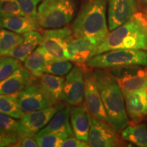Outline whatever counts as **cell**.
<instances>
[{
  "instance_id": "obj_25",
  "label": "cell",
  "mask_w": 147,
  "mask_h": 147,
  "mask_svg": "<svg viewBox=\"0 0 147 147\" xmlns=\"http://www.w3.org/2000/svg\"><path fill=\"white\" fill-rule=\"evenodd\" d=\"M23 40V36L21 34L0 28V57L8 55Z\"/></svg>"
},
{
  "instance_id": "obj_26",
  "label": "cell",
  "mask_w": 147,
  "mask_h": 147,
  "mask_svg": "<svg viewBox=\"0 0 147 147\" xmlns=\"http://www.w3.org/2000/svg\"><path fill=\"white\" fill-rule=\"evenodd\" d=\"M18 93L0 96V113L16 119H21L25 115L18 102Z\"/></svg>"
},
{
  "instance_id": "obj_30",
  "label": "cell",
  "mask_w": 147,
  "mask_h": 147,
  "mask_svg": "<svg viewBox=\"0 0 147 147\" xmlns=\"http://www.w3.org/2000/svg\"><path fill=\"white\" fill-rule=\"evenodd\" d=\"M20 121L0 113V128L12 134L18 136Z\"/></svg>"
},
{
  "instance_id": "obj_36",
  "label": "cell",
  "mask_w": 147,
  "mask_h": 147,
  "mask_svg": "<svg viewBox=\"0 0 147 147\" xmlns=\"http://www.w3.org/2000/svg\"><path fill=\"white\" fill-rule=\"evenodd\" d=\"M145 51H147V41H146V48H145Z\"/></svg>"
},
{
  "instance_id": "obj_18",
  "label": "cell",
  "mask_w": 147,
  "mask_h": 147,
  "mask_svg": "<svg viewBox=\"0 0 147 147\" xmlns=\"http://www.w3.org/2000/svg\"><path fill=\"white\" fill-rule=\"evenodd\" d=\"M0 28L23 34L32 31H38L40 26L36 17L25 15H12L0 16Z\"/></svg>"
},
{
  "instance_id": "obj_11",
  "label": "cell",
  "mask_w": 147,
  "mask_h": 147,
  "mask_svg": "<svg viewBox=\"0 0 147 147\" xmlns=\"http://www.w3.org/2000/svg\"><path fill=\"white\" fill-rule=\"evenodd\" d=\"M84 97V70L76 64L67 74L63 85V101L67 105L75 106L82 104Z\"/></svg>"
},
{
  "instance_id": "obj_7",
  "label": "cell",
  "mask_w": 147,
  "mask_h": 147,
  "mask_svg": "<svg viewBox=\"0 0 147 147\" xmlns=\"http://www.w3.org/2000/svg\"><path fill=\"white\" fill-rule=\"evenodd\" d=\"M67 104L60 102L44 109L25 113L20 119L18 136L19 140L24 137H36V134L49 123L54 115Z\"/></svg>"
},
{
  "instance_id": "obj_16",
  "label": "cell",
  "mask_w": 147,
  "mask_h": 147,
  "mask_svg": "<svg viewBox=\"0 0 147 147\" xmlns=\"http://www.w3.org/2000/svg\"><path fill=\"white\" fill-rule=\"evenodd\" d=\"M128 117L139 123L147 117V89L123 93Z\"/></svg>"
},
{
  "instance_id": "obj_35",
  "label": "cell",
  "mask_w": 147,
  "mask_h": 147,
  "mask_svg": "<svg viewBox=\"0 0 147 147\" xmlns=\"http://www.w3.org/2000/svg\"><path fill=\"white\" fill-rule=\"evenodd\" d=\"M139 1H142V3H145V4L147 5V0H139Z\"/></svg>"
},
{
  "instance_id": "obj_19",
  "label": "cell",
  "mask_w": 147,
  "mask_h": 147,
  "mask_svg": "<svg viewBox=\"0 0 147 147\" xmlns=\"http://www.w3.org/2000/svg\"><path fill=\"white\" fill-rule=\"evenodd\" d=\"M40 87L48 95L55 104L63 101V85L65 78L63 76H56L45 73L38 78Z\"/></svg>"
},
{
  "instance_id": "obj_23",
  "label": "cell",
  "mask_w": 147,
  "mask_h": 147,
  "mask_svg": "<svg viewBox=\"0 0 147 147\" xmlns=\"http://www.w3.org/2000/svg\"><path fill=\"white\" fill-rule=\"evenodd\" d=\"M71 127L43 136H36L40 147H61L65 140L74 136Z\"/></svg>"
},
{
  "instance_id": "obj_5",
  "label": "cell",
  "mask_w": 147,
  "mask_h": 147,
  "mask_svg": "<svg viewBox=\"0 0 147 147\" xmlns=\"http://www.w3.org/2000/svg\"><path fill=\"white\" fill-rule=\"evenodd\" d=\"M131 65L147 67V52L140 49H120L92 57L86 63L90 68L115 69Z\"/></svg>"
},
{
  "instance_id": "obj_14",
  "label": "cell",
  "mask_w": 147,
  "mask_h": 147,
  "mask_svg": "<svg viewBox=\"0 0 147 147\" xmlns=\"http://www.w3.org/2000/svg\"><path fill=\"white\" fill-rule=\"evenodd\" d=\"M97 45L87 38L76 37L71 40L66 47V58L80 66L95 55Z\"/></svg>"
},
{
  "instance_id": "obj_34",
  "label": "cell",
  "mask_w": 147,
  "mask_h": 147,
  "mask_svg": "<svg viewBox=\"0 0 147 147\" xmlns=\"http://www.w3.org/2000/svg\"><path fill=\"white\" fill-rule=\"evenodd\" d=\"M14 146L21 147H39L36 137H24L20 139L18 142L14 145Z\"/></svg>"
},
{
  "instance_id": "obj_22",
  "label": "cell",
  "mask_w": 147,
  "mask_h": 147,
  "mask_svg": "<svg viewBox=\"0 0 147 147\" xmlns=\"http://www.w3.org/2000/svg\"><path fill=\"white\" fill-rule=\"evenodd\" d=\"M69 114L70 108L68 107V106H65L55 114L49 123L38 132L36 136H43L71 127L69 122Z\"/></svg>"
},
{
  "instance_id": "obj_3",
  "label": "cell",
  "mask_w": 147,
  "mask_h": 147,
  "mask_svg": "<svg viewBox=\"0 0 147 147\" xmlns=\"http://www.w3.org/2000/svg\"><path fill=\"white\" fill-rule=\"evenodd\" d=\"M93 73L112 125L118 131H123L129 120L123 93L118 82L108 69L95 68Z\"/></svg>"
},
{
  "instance_id": "obj_21",
  "label": "cell",
  "mask_w": 147,
  "mask_h": 147,
  "mask_svg": "<svg viewBox=\"0 0 147 147\" xmlns=\"http://www.w3.org/2000/svg\"><path fill=\"white\" fill-rule=\"evenodd\" d=\"M47 58L41 47L38 48L25 59L24 65L35 78H40L45 74Z\"/></svg>"
},
{
  "instance_id": "obj_2",
  "label": "cell",
  "mask_w": 147,
  "mask_h": 147,
  "mask_svg": "<svg viewBox=\"0 0 147 147\" xmlns=\"http://www.w3.org/2000/svg\"><path fill=\"white\" fill-rule=\"evenodd\" d=\"M146 41L147 18L142 13H136L123 25L109 32L97 47L95 55L120 49L145 51Z\"/></svg>"
},
{
  "instance_id": "obj_31",
  "label": "cell",
  "mask_w": 147,
  "mask_h": 147,
  "mask_svg": "<svg viewBox=\"0 0 147 147\" xmlns=\"http://www.w3.org/2000/svg\"><path fill=\"white\" fill-rule=\"evenodd\" d=\"M42 1V0H17V2L24 15L36 17L38 7Z\"/></svg>"
},
{
  "instance_id": "obj_15",
  "label": "cell",
  "mask_w": 147,
  "mask_h": 147,
  "mask_svg": "<svg viewBox=\"0 0 147 147\" xmlns=\"http://www.w3.org/2000/svg\"><path fill=\"white\" fill-rule=\"evenodd\" d=\"M69 118L75 137L88 142L93 117L84 104L71 108Z\"/></svg>"
},
{
  "instance_id": "obj_9",
  "label": "cell",
  "mask_w": 147,
  "mask_h": 147,
  "mask_svg": "<svg viewBox=\"0 0 147 147\" xmlns=\"http://www.w3.org/2000/svg\"><path fill=\"white\" fill-rule=\"evenodd\" d=\"M123 93L147 89V67L131 65L110 69Z\"/></svg>"
},
{
  "instance_id": "obj_29",
  "label": "cell",
  "mask_w": 147,
  "mask_h": 147,
  "mask_svg": "<svg viewBox=\"0 0 147 147\" xmlns=\"http://www.w3.org/2000/svg\"><path fill=\"white\" fill-rule=\"evenodd\" d=\"M24 15L17 0H0V16Z\"/></svg>"
},
{
  "instance_id": "obj_8",
  "label": "cell",
  "mask_w": 147,
  "mask_h": 147,
  "mask_svg": "<svg viewBox=\"0 0 147 147\" xmlns=\"http://www.w3.org/2000/svg\"><path fill=\"white\" fill-rule=\"evenodd\" d=\"M82 67L84 78V105L93 118L112 125L103 104L93 71L90 67L85 68V65Z\"/></svg>"
},
{
  "instance_id": "obj_1",
  "label": "cell",
  "mask_w": 147,
  "mask_h": 147,
  "mask_svg": "<svg viewBox=\"0 0 147 147\" xmlns=\"http://www.w3.org/2000/svg\"><path fill=\"white\" fill-rule=\"evenodd\" d=\"M108 0H84L71 28L76 37L87 38L98 46L109 34L106 17Z\"/></svg>"
},
{
  "instance_id": "obj_28",
  "label": "cell",
  "mask_w": 147,
  "mask_h": 147,
  "mask_svg": "<svg viewBox=\"0 0 147 147\" xmlns=\"http://www.w3.org/2000/svg\"><path fill=\"white\" fill-rule=\"evenodd\" d=\"M21 62L19 60L8 55L0 57V81L22 67Z\"/></svg>"
},
{
  "instance_id": "obj_37",
  "label": "cell",
  "mask_w": 147,
  "mask_h": 147,
  "mask_svg": "<svg viewBox=\"0 0 147 147\" xmlns=\"http://www.w3.org/2000/svg\"><path fill=\"white\" fill-rule=\"evenodd\" d=\"M1 95H0V96H1Z\"/></svg>"
},
{
  "instance_id": "obj_13",
  "label": "cell",
  "mask_w": 147,
  "mask_h": 147,
  "mask_svg": "<svg viewBox=\"0 0 147 147\" xmlns=\"http://www.w3.org/2000/svg\"><path fill=\"white\" fill-rule=\"evenodd\" d=\"M138 4L136 0H108V25L113 31L136 14Z\"/></svg>"
},
{
  "instance_id": "obj_20",
  "label": "cell",
  "mask_w": 147,
  "mask_h": 147,
  "mask_svg": "<svg viewBox=\"0 0 147 147\" xmlns=\"http://www.w3.org/2000/svg\"><path fill=\"white\" fill-rule=\"evenodd\" d=\"M23 42L8 55L20 61L24 62L40 45L42 34L38 31H32L23 34Z\"/></svg>"
},
{
  "instance_id": "obj_10",
  "label": "cell",
  "mask_w": 147,
  "mask_h": 147,
  "mask_svg": "<svg viewBox=\"0 0 147 147\" xmlns=\"http://www.w3.org/2000/svg\"><path fill=\"white\" fill-rule=\"evenodd\" d=\"M20 107L25 113H32L55 105L40 87L38 80L32 83L17 94Z\"/></svg>"
},
{
  "instance_id": "obj_12",
  "label": "cell",
  "mask_w": 147,
  "mask_h": 147,
  "mask_svg": "<svg viewBox=\"0 0 147 147\" xmlns=\"http://www.w3.org/2000/svg\"><path fill=\"white\" fill-rule=\"evenodd\" d=\"M118 131L112 125L93 118L88 143L92 147L119 146L121 141Z\"/></svg>"
},
{
  "instance_id": "obj_24",
  "label": "cell",
  "mask_w": 147,
  "mask_h": 147,
  "mask_svg": "<svg viewBox=\"0 0 147 147\" xmlns=\"http://www.w3.org/2000/svg\"><path fill=\"white\" fill-rule=\"evenodd\" d=\"M123 140L140 147H147V129L144 124L127 126L122 131Z\"/></svg>"
},
{
  "instance_id": "obj_27",
  "label": "cell",
  "mask_w": 147,
  "mask_h": 147,
  "mask_svg": "<svg viewBox=\"0 0 147 147\" xmlns=\"http://www.w3.org/2000/svg\"><path fill=\"white\" fill-rule=\"evenodd\" d=\"M72 62L66 59L47 60L45 68V73L56 76H63L67 75L73 68Z\"/></svg>"
},
{
  "instance_id": "obj_17",
  "label": "cell",
  "mask_w": 147,
  "mask_h": 147,
  "mask_svg": "<svg viewBox=\"0 0 147 147\" xmlns=\"http://www.w3.org/2000/svg\"><path fill=\"white\" fill-rule=\"evenodd\" d=\"M33 75L25 67H20L6 78L0 81V95L18 93L34 81Z\"/></svg>"
},
{
  "instance_id": "obj_32",
  "label": "cell",
  "mask_w": 147,
  "mask_h": 147,
  "mask_svg": "<svg viewBox=\"0 0 147 147\" xmlns=\"http://www.w3.org/2000/svg\"><path fill=\"white\" fill-rule=\"evenodd\" d=\"M19 140L17 135L12 134L0 128V147L14 146Z\"/></svg>"
},
{
  "instance_id": "obj_33",
  "label": "cell",
  "mask_w": 147,
  "mask_h": 147,
  "mask_svg": "<svg viewBox=\"0 0 147 147\" xmlns=\"http://www.w3.org/2000/svg\"><path fill=\"white\" fill-rule=\"evenodd\" d=\"M89 143L77 138L76 137H70L62 142L61 147H89Z\"/></svg>"
},
{
  "instance_id": "obj_4",
  "label": "cell",
  "mask_w": 147,
  "mask_h": 147,
  "mask_svg": "<svg viewBox=\"0 0 147 147\" xmlns=\"http://www.w3.org/2000/svg\"><path fill=\"white\" fill-rule=\"evenodd\" d=\"M76 11L74 0H42L37 10V19L40 27L60 28L72 21Z\"/></svg>"
},
{
  "instance_id": "obj_6",
  "label": "cell",
  "mask_w": 147,
  "mask_h": 147,
  "mask_svg": "<svg viewBox=\"0 0 147 147\" xmlns=\"http://www.w3.org/2000/svg\"><path fill=\"white\" fill-rule=\"evenodd\" d=\"M74 38L76 36L71 27L47 29L42 33L39 46L43 49L47 60H68L66 58V47Z\"/></svg>"
}]
</instances>
